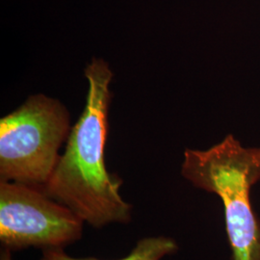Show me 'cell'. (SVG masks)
I'll return each mask as SVG.
<instances>
[{"label": "cell", "instance_id": "obj_1", "mask_svg": "<svg viewBox=\"0 0 260 260\" xmlns=\"http://www.w3.org/2000/svg\"><path fill=\"white\" fill-rule=\"evenodd\" d=\"M85 76L89 83L85 109L43 190L94 229L125 224L131 221L132 205L121 197L122 180L105 163L113 74L103 59H93Z\"/></svg>", "mask_w": 260, "mask_h": 260}, {"label": "cell", "instance_id": "obj_2", "mask_svg": "<svg viewBox=\"0 0 260 260\" xmlns=\"http://www.w3.org/2000/svg\"><path fill=\"white\" fill-rule=\"evenodd\" d=\"M181 175L220 198L233 260H260V219L251 199L260 181V148H244L230 134L210 149H186Z\"/></svg>", "mask_w": 260, "mask_h": 260}, {"label": "cell", "instance_id": "obj_3", "mask_svg": "<svg viewBox=\"0 0 260 260\" xmlns=\"http://www.w3.org/2000/svg\"><path fill=\"white\" fill-rule=\"evenodd\" d=\"M69 130L62 103L45 94L30 96L0 121V181L44 187Z\"/></svg>", "mask_w": 260, "mask_h": 260}, {"label": "cell", "instance_id": "obj_4", "mask_svg": "<svg viewBox=\"0 0 260 260\" xmlns=\"http://www.w3.org/2000/svg\"><path fill=\"white\" fill-rule=\"evenodd\" d=\"M84 222L43 187L0 181V241L3 249H65L80 240Z\"/></svg>", "mask_w": 260, "mask_h": 260}, {"label": "cell", "instance_id": "obj_5", "mask_svg": "<svg viewBox=\"0 0 260 260\" xmlns=\"http://www.w3.org/2000/svg\"><path fill=\"white\" fill-rule=\"evenodd\" d=\"M178 250L175 239L167 236H148L141 238L129 254L116 260H162ZM40 260H103L99 258H77L69 255L64 249H46Z\"/></svg>", "mask_w": 260, "mask_h": 260}, {"label": "cell", "instance_id": "obj_6", "mask_svg": "<svg viewBox=\"0 0 260 260\" xmlns=\"http://www.w3.org/2000/svg\"><path fill=\"white\" fill-rule=\"evenodd\" d=\"M0 260H13L12 251L7 249H3V251L1 252V255H0Z\"/></svg>", "mask_w": 260, "mask_h": 260}]
</instances>
